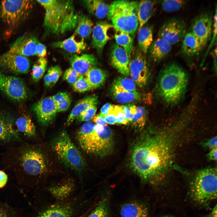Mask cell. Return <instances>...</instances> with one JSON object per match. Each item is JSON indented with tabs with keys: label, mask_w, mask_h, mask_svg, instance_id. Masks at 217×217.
<instances>
[{
	"label": "cell",
	"mask_w": 217,
	"mask_h": 217,
	"mask_svg": "<svg viewBox=\"0 0 217 217\" xmlns=\"http://www.w3.org/2000/svg\"><path fill=\"white\" fill-rule=\"evenodd\" d=\"M129 70L131 79L139 87H144L148 81L149 71L146 58L141 52H137L130 59Z\"/></svg>",
	"instance_id": "obj_13"
},
{
	"label": "cell",
	"mask_w": 217,
	"mask_h": 217,
	"mask_svg": "<svg viewBox=\"0 0 217 217\" xmlns=\"http://www.w3.org/2000/svg\"><path fill=\"white\" fill-rule=\"evenodd\" d=\"M51 145L58 159L66 166L78 172L84 171V159L66 131L61 132L52 140Z\"/></svg>",
	"instance_id": "obj_6"
},
{
	"label": "cell",
	"mask_w": 217,
	"mask_h": 217,
	"mask_svg": "<svg viewBox=\"0 0 217 217\" xmlns=\"http://www.w3.org/2000/svg\"><path fill=\"white\" fill-rule=\"evenodd\" d=\"M203 48L197 38L190 32L186 33L181 48L184 55L191 57L198 54Z\"/></svg>",
	"instance_id": "obj_24"
},
{
	"label": "cell",
	"mask_w": 217,
	"mask_h": 217,
	"mask_svg": "<svg viewBox=\"0 0 217 217\" xmlns=\"http://www.w3.org/2000/svg\"><path fill=\"white\" fill-rule=\"evenodd\" d=\"M98 102V97L94 95L85 97L79 101L75 105L69 115L67 124L70 125L83 112Z\"/></svg>",
	"instance_id": "obj_25"
},
{
	"label": "cell",
	"mask_w": 217,
	"mask_h": 217,
	"mask_svg": "<svg viewBox=\"0 0 217 217\" xmlns=\"http://www.w3.org/2000/svg\"><path fill=\"white\" fill-rule=\"evenodd\" d=\"M187 26L183 20L173 18L165 22L160 28L158 37L165 40L171 45L182 41L186 33Z\"/></svg>",
	"instance_id": "obj_10"
},
{
	"label": "cell",
	"mask_w": 217,
	"mask_h": 217,
	"mask_svg": "<svg viewBox=\"0 0 217 217\" xmlns=\"http://www.w3.org/2000/svg\"><path fill=\"white\" fill-rule=\"evenodd\" d=\"M114 37L116 43L125 50L130 58L134 49L133 37L127 33L116 30Z\"/></svg>",
	"instance_id": "obj_33"
},
{
	"label": "cell",
	"mask_w": 217,
	"mask_h": 217,
	"mask_svg": "<svg viewBox=\"0 0 217 217\" xmlns=\"http://www.w3.org/2000/svg\"><path fill=\"white\" fill-rule=\"evenodd\" d=\"M0 67L15 73L25 74L29 71L30 62L27 57L8 51L0 56Z\"/></svg>",
	"instance_id": "obj_15"
},
{
	"label": "cell",
	"mask_w": 217,
	"mask_h": 217,
	"mask_svg": "<svg viewBox=\"0 0 217 217\" xmlns=\"http://www.w3.org/2000/svg\"><path fill=\"white\" fill-rule=\"evenodd\" d=\"M93 27L90 19L84 14H79L75 34L79 35L82 39H87L90 36Z\"/></svg>",
	"instance_id": "obj_31"
},
{
	"label": "cell",
	"mask_w": 217,
	"mask_h": 217,
	"mask_svg": "<svg viewBox=\"0 0 217 217\" xmlns=\"http://www.w3.org/2000/svg\"><path fill=\"white\" fill-rule=\"evenodd\" d=\"M153 27L144 25L138 30L137 39L141 52L146 53L153 42Z\"/></svg>",
	"instance_id": "obj_28"
},
{
	"label": "cell",
	"mask_w": 217,
	"mask_h": 217,
	"mask_svg": "<svg viewBox=\"0 0 217 217\" xmlns=\"http://www.w3.org/2000/svg\"><path fill=\"white\" fill-rule=\"evenodd\" d=\"M108 114L115 115L116 118L117 123L118 124H127L129 123L125 118L122 105H112Z\"/></svg>",
	"instance_id": "obj_42"
},
{
	"label": "cell",
	"mask_w": 217,
	"mask_h": 217,
	"mask_svg": "<svg viewBox=\"0 0 217 217\" xmlns=\"http://www.w3.org/2000/svg\"><path fill=\"white\" fill-rule=\"evenodd\" d=\"M0 89L8 96L16 100H22L27 97L26 87L21 79L5 75L0 72Z\"/></svg>",
	"instance_id": "obj_12"
},
{
	"label": "cell",
	"mask_w": 217,
	"mask_h": 217,
	"mask_svg": "<svg viewBox=\"0 0 217 217\" xmlns=\"http://www.w3.org/2000/svg\"><path fill=\"white\" fill-rule=\"evenodd\" d=\"M0 217H7L5 213L0 208Z\"/></svg>",
	"instance_id": "obj_57"
},
{
	"label": "cell",
	"mask_w": 217,
	"mask_h": 217,
	"mask_svg": "<svg viewBox=\"0 0 217 217\" xmlns=\"http://www.w3.org/2000/svg\"><path fill=\"white\" fill-rule=\"evenodd\" d=\"M187 1L166 0L161 1L162 9L164 11L171 12L177 11L182 8L187 3Z\"/></svg>",
	"instance_id": "obj_41"
},
{
	"label": "cell",
	"mask_w": 217,
	"mask_h": 217,
	"mask_svg": "<svg viewBox=\"0 0 217 217\" xmlns=\"http://www.w3.org/2000/svg\"><path fill=\"white\" fill-rule=\"evenodd\" d=\"M52 97L56 104L58 112L67 110L71 102L70 96L66 92L59 93Z\"/></svg>",
	"instance_id": "obj_38"
},
{
	"label": "cell",
	"mask_w": 217,
	"mask_h": 217,
	"mask_svg": "<svg viewBox=\"0 0 217 217\" xmlns=\"http://www.w3.org/2000/svg\"><path fill=\"white\" fill-rule=\"evenodd\" d=\"M34 110L38 120L43 125L50 123L58 112L56 104L52 96L41 99L35 105Z\"/></svg>",
	"instance_id": "obj_16"
},
{
	"label": "cell",
	"mask_w": 217,
	"mask_h": 217,
	"mask_svg": "<svg viewBox=\"0 0 217 217\" xmlns=\"http://www.w3.org/2000/svg\"><path fill=\"white\" fill-rule=\"evenodd\" d=\"M30 0H3L0 4V17L3 21L14 26L27 19L33 8Z\"/></svg>",
	"instance_id": "obj_8"
},
{
	"label": "cell",
	"mask_w": 217,
	"mask_h": 217,
	"mask_svg": "<svg viewBox=\"0 0 217 217\" xmlns=\"http://www.w3.org/2000/svg\"><path fill=\"white\" fill-rule=\"evenodd\" d=\"M72 86L75 91L80 93H83L92 90L90 84L84 75H81Z\"/></svg>",
	"instance_id": "obj_43"
},
{
	"label": "cell",
	"mask_w": 217,
	"mask_h": 217,
	"mask_svg": "<svg viewBox=\"0 0 217 217\" xmlns=\"http://www.w3.org/2000/svg\"><path fill=\"white\" fill-rule=\"evenodd\" d=\"M83 5L89 13L98 18L102 19L108 16L109 5L99 0L83 1Z\"/></svg>",
	"instance_id": "obj_27"
},
{
	"label": "cell",
	"mask_w": 217,
	"mask_h": 217,
	"mask_svg": "<svg viewBox=\"0 0 217 217\" xmlns=\"http://www.w3.org/2000/svg\"><path fill=\"white\" fill-rule=\"evenodd\" d=\"M96 110V105L91 106L82 112L76 119L79 121H89L95 115Z\"/></svg>",
	"instance_id": "obj_45"
},
{
	"label": "cell",
	"mask_w": 217,
	"mask_h": 217,
	"mask_svg": "<svg viewBox=\"0 0 217 217\" xmlns=\"http://www.w3.org/2000/svg\"><path fill=\"white\" fill-rule=\"evenodd\" d=\"M213 24V16L209 13L199 15L192 24L190 32L197 38L203 48L212 35Z\"/></svg>",
	"instance_id": "obj_11"
},
{
	"label": "cell",
	"mask_w": 217,
	"mask_h": 217,
	"mask_svg": "<svg viewBox=\"0 0 217 217\" xmlns=\"http://www.w3.org/2000/svg\"><path fill=\"white\" fill-rule=\"evenodd\" d=\"M45 11L43 26L45 34L59 35L76 28L79 14L71 0H37Z\"/></svg>",
	"instance_id": "obj_2"
},
{
	"label": "cell",
	"mask_w": 217,
	"mask_h": 217,
	"mask_svg": "<svg viewBox=\"0 0 217 217\" xmlns=\"http://www.w3.org/2000/svg\"><path fill=\"white\" fill-rule=\"evenodd\" d=\"M108 198H103L87 217H108Z\"/></svg>",
	"instance_id": "obj_40"
},
{
	"label": "cell",
	"mask_w": 217,
	"mask_h": 217,
	"mask_svg": "<svg viewBox=\"0 0 217 217\" xmlns=\"http://www.w3.org/2000/svg\"><path fill=\"white\" fill-rule=\"evenodd\" d=\"M130 58L125 50L116 43L112 46L110 61L112 66L125 76L129 75Z\"/></svg>",
	"instance_id": "obj_18"
},
{
	"label": "cell",
	"mask_w": 217,
	"mask_h": 217,
	"mask_svg": "<svg viewBox=\"0 0 217 217\" xmlns=\"http://www.w3.org/2000/svg\"><path fill=\"white\" fill-rule=\"evenodd\" d=\"M204 146L207 147L210 150L217 148V139L216 136L206 140L203 144Z\"/></svg>",
	"instance_id": "obj_49"
},
{
	"label": "cell",
	"mask_w": 217,
	"mask_h": 217,
	"mask_svg": "<svg viewBox=\"0 0 217 217\" xmlns=\"http://www.w3.org/2000/svg\"><path fill=\"white\" fill-rule=\"evenodd\" d=\"M115 32L112 24L105 21L97 22L92 31L91 46L101 54L105 46L114 36Z\"/></svg>",
	"instance_id": "obj_14"
},
{
	"label": "cell",
	"mask_w": 217,
	"mask_h": 217,
	"mask_svg": "<svg viewBox=\"0 0 217 217\" xmlns=\"http://www.w3.org/2000/svg\"><path fill=\"white\" fill-rule=\"evenodd\" d=\"M139 2L117 0L109 5L107 17L116 30L130 35L133 37L138 28L137 12Z\"/></svg>",
	"instance_id": "obj_5"
},
{
	"label": "cell",
	"mask_w": 217,
	"mask_h": 217,
	"mask_svg": "<svg viewBox=\"0 0 217 217\" xmlns=\"http://www.w3.org/2000/svg\"><path fill=\"white\" fill-rule=\"evenodd\" d=\"M62 74V70L58 65L49 68L44 78L45 86L48 87L53 86L57 82Z\"/></svg>",
	"instance_id": "obj_35"
},
{
	"label": "cell",
	"mask_w": 217,
	"mask_h": 217,
	"mask_svg": "<svg viewBox=\"0 0 217 217\" xmlns=\"http://www.w3.org/2000/svg\"><path fill=\"white\" fill-rule=\"evenodd\" d=\"M8 181V176L4 171H0V188L4 187Z\"/></svg>",
	"instance_id": "obj_52"
},
{
	"label": "cell",
	"mask_w": 217,
	"mask_h": 217,
	"mask_svg": "<svg viewBox=\"0 0 217 217\" xmlns=\"http://www.w3.org/2000/svg\"><path fill=\"white\" fill-rule=\"evenodd\" d=\"M212 55L213 60V67L215 72L216 73L217 69V49L216 47Z\"/></svg>",
	"instance_id": "obj_55"
},
{
	"label": "cell",
	"mask_w": 217,
	"mask_h": 217,
	"mask_svg": "<svg viewBox=\"0 0 217 217\" xmlns=\"http://www.w3.org/2000/svg\"><path fill=\"white\" fill-rule=\"evenodd\" d=\"M46 54V46L41 43L38 42L36 48V55L40 58H44Z\"/></svg>",
	"instance_id": "obj_48"
},
{
	"label": "cell",
	"mask_w": 217,
	"mask_h": 217,
	"mask_svg": "<svg viewBox=\"0 0 217 217\" xmlns=\"http://www.w3.org/2000/svg\"><path fill=\"white\" fill-rule=\"evenodd\" d=\"M103 117L106 123L114 124L117 123L116 117L113 114H108Z\"/></svg>",
	"instance_id": "obj_51"
},
{
	"label": "cell",
	"mask_w": 217,
	"mask_h": 217,
	"mask_svg": "<svg viewBox=\"0 0 217 217\" xmlns=\"http://www.w3.org/2000/svg\"><path fill=\"white\" fill-rule=\"evenodd\" d=\"M84 76L93 89L99 88L104 84L107 74L102 69L95 66L91 68Z\"/></svg>",
	"instance_id": "obj_30"
},
{
	"label": "cell",
	"mask_w": 217,
	"mask_h": 217,
	"mask_svg": "<svg viewBox=\"0 0 217 217\" xmlns=\"http://www.w3.org/2000/svg\"><path fill=\"white\" fill-rule=\"evenodd\" d=\"M14 133L11 125L0 117V139L5 140L10 137Z\"/></svg>",
	"instance_id": "obj_44"
},
{
	"label": "cell",
	"mask_w": 217,
	"mask_h": 217,
	"mask_svg": "<svg viewBox=\"0 0 217 217\" xmlns=\"http://www.w3.org/2000/svg\"><path fill=\"white\" fill-rule=\"evenodd\" d=\"M182 126L174 121L160 130L142 133L132 147L131 166L143 181L155 183L164 178L173 162L175 151Z\"/></svg>",
	"instance_id": "obj_1"
},
{
	"label": "cell",
	"mask_w": 217,
	"mask_h": 217,
	"mask_svg": "<svg viewBox=\"0 0 217 217\" xmlns=\"http://www.w3.org/2000/svg\"><path fill=\"white\" fill-rule=\"evenodd\" d=\"M113 96L116 101L121 103H126L138 100L140 94L136 91L131 92L122 90L112 86Z\"/></svg>",
	"instance_id": "obj_32"
},
{
	"label": "cell",
	"mask_w": 217,
	"mask_h": 217,
	"mask_svg": "<svg viewBox=\"0 0 217 217\" xmlns=\"http://www.w3.org/2000/svg\"><path fill=\"white\" fill-rule=\"evenodd\" d=\"M171 46L165 40L158 37L153 41L148 50L151 60L158 62L164 59L171 52Z\"/></svg>",
	"instance_id": "obj_20"
},
{
	"label": "cell",
	"mask_w": 217,
	"mask_h": 217,
	"mask_svg": "<svg viewBox=\"0 0 217 217\" xmlns=\"http://www.w3.org/2000/svg\"><path fill=\"white\" fill-rule=\"evenodd\" d=\"M69 60L71 67L80 75H85L98 63L96 58L92 54H83L80 55H74L71 56Z\"/></svg>",
	"instance_id": "obj_19"
},
{
	"label": "cell",
	"mask_w": 217,
	"mask_h": 217,
	"mask_svg": "<svg viewBox=\"0 0 217 217\" xmlns=\"http://www.w3.org/2000/svg\"><path fill=\"white\" fill-rule=\"evenodd\" d=\"M21 152L18 158L17 163L22 171L33 176L41 175L46 172L48 169L47 162L41 152L30 148L26 149Z\"/></svg>",
	"instance_id": "obj_9"
},
{
	"label": "cell",
	"mask_w": 217,
	"mask_h": 217,
	"mask_svg": "<svg viewBox=\"0 0 217 217\" xmlns=\"http://www.w3.org/2000/svg\"><path fill=\"white\" fill-rule=\"evenodd\" d=\"M154 4V2L149 0L139 2L137 12L139 23L138 30L144 26L151 17Z\"/></svg>",
	"instance_id": "obj_29"
},
{
	"label": "cell",
	"mask_w": 217,
	"mask_h": 217,
	"mask_svg": "<svg viewBox=\"0 0 217 217\" xmlns=\"http://www.w3.org/2000/svg\"><path fill=\"white\" fill-rule=\"evenodd\" d=\"M206 217H217V205L213 208L212 212Z\"/></svg>",
	"instance_id": "obj_56"
},
{
	"label": "cell",
	"mask_w": 217,
	"mask_h": 217,
	"mask_svg": "<svg viewBox=\"0 0 217 217\" xmlns=\"http://www.w3.org/2000/svg\"><path fill=\"white\" fill-rule=\"evenodd\" d=\"M121 217H149L148 211L143 204L131 201L123 204L120 210Z\"/></svg>",
	"instance_id": "obj_23"
},
{
	"label": "cell",
	"mask_w": 217,
	"mask_h": 217,
	"mask_svg": "<svg viewBox=\"0 0 217 217\" xmlns=\"http://www.w3.org/2000/svg\"><path fill=\"white\" fill-rule=\"evenodd\" d=\"M110 103L105 104L101 108L100 112L98 115L101 117H103L106 115L109 111V109L112 105Z\"/></svg>",
	"instance_id": "obj_53"
},
{
	"label": "cell",
	"mask_w": 217,
	"mask_h": 217,
	"mask_svg": "<svg viewBox=\"0 0 217 217\" xmlns=\"http://www.w3.org/2000/svg\"><path fill=\"white\" fill-rule=\"evenodd\" d=\"M122 106L126 119L128 122H131L134 115L137 112V107L135 105L131 104Z\"/></svg>",
	"instance_id": "obj_47"
},
{
	"label": "cell",
	"mask_w": 217,
	"mask_h": 217,
	"mask_svg": "<svg viewBox=\"0 0 217 217\" xmlns=\"http://www.w3.org/2000/svg\"><path fill=\"white\" fill-rule=\"evenodd\" d=\"M217 148L210 150L207 155V157L210 160L216 161L217 155Z\"/></svg>",
	"instance_id": "obj_54"
},
{
	"label": "cell",
	"mask_w": 217,
	"mask_h": 217,
	"mask_svg": "<svg viewBox=\"0 0 217 217\" xmlns=\"http://www.w3.org/2000/svg\"><path fill=\"white\" fill-rule=\"evenodd\" d=\"M18 129L28 136H34L36 133L34 124L29 116L23 115L18 118L16 121Z\"/></svg>",
	"instance_id": "obj_34"
},
{
	"label": "cell",
	"mask_w": 217,
	"mask_h": 217,
	"mask_svg": "<svg viewBox=\"0 0 217 217\" xmlns=\"http://www.w3.org/2000/svg\"><path fill=\"white\" fill-rule=\"evenodd\" d=\"M112 86L122 90L136 91V83L131 79L125 77H120L114 81Z\"/></svg>",
	"instance_id": "obj_39"
},
{
	"label": "cell",
	"mask_w": 217,
	"mask_h": 217,
	"mask_svg": "<svg viewBox=\"0 0 217 217\" xmlns=\"http://www.w3.org/2000/svg\"><path fill=\"white\" fill-rule=\"evenodd\" d=\"M38 42L35 37L26 34L18 38L11 45L9 51L27 57L35 55Z\"/></svg>",
	"instance_id": "obj_17"
},
{
	"label": "cell",
	"mask_w": 217,
	"mask_h": 217,
	"mask_svg": "<svg viewBox=\"0 0 217 217\" xmlns=\"http://www.w3.org/2000/svg\"><path fill=\"white\" fill-rule=\"evenodd\" d=\"M172 217L168 216H162V217Z\"/></svg>",
	"instance_id": "obj_58"
},
{
	"label": "cell",
	"mask_w": 217,
	"mask_h": 217,
	"mask_svg": "<svg viewBox=\"0 0 217 217\" xmlns=\"http://www.w3.org/2000/svg\"><path fill=\"white\" fill-rule=\"evenodd\" d=\"M81 76L75 70L70 67L67 69L65 71L64 74L63 79L72 85L78 80Z\"/></svg>",
	"instance_id": "obj_46"
},
{
	"label": "cell",
	"mask_w": 217,
	"mask_h": 217,
	"mask_svg": "<svg viewBox=\"0 0 217 217\" xmlns=\"http://www.w3.org/2000/svg\"><path fill=\"white\" fill-rule=\"evenodd\" d=\"M74 207L68 203L52 205L42 212L37 217H72Z\"/></svg>",
	"instance_id": "obj_21"
},
{
	"label": "cell",
	"mask_w": 217,
	"mask_h": 217,
	"mask_svg": "<svg viewBox=\"0 0 217 217\" xmlns=\"http://www.w3.org/2000/svg\"><path fill=\"white\" fill-rule=\"evenodd\" d=\"M147 119L146 113L145 108L141 106L137 107L136 113L134 115L131 122L136 129L140 130L144 127Z\"/></svg>",
	"instance_id": "obj_37"
},
{
	"label": "cell",
	"mask_w": 217,
	"mask_h": 217,
	"mask_svg": "<svg viewBox=\"0 0 217 217\" xmlns=\"http://www.w3.org/2000/svg\"><path fill=\"white\" fill-rule=\"evenodd\" d=\"M47 59L45 58H40L33 66L31 76L33 80L37 81L43 77L46 69Z\"/></svg>",
	"instance_id": "obj_36"
},
{
	"label": "cell",
	"mask_w": 217,
	"mask_h": 217,
	"mask_svg": "<svg viewBox=\"0 0 217 217\" xmlns=\"http://www.w3.org/2000/svg\"><path fill=\"white\" fill-rule=\"evenodd\" d=\"M93 122L96 124L102 126H107V124L103 117L100 116L98 115H94L92 118Z\"/></svg>",
	"instance_id": "obj_50"
},
{
	"label": "cell",
	"mask_w": 217,
	"mask_h": 217,
	"mask_svg": "<svg viewBox=\"0 0 217 217\" xmlns=\"http://www.w3.org/2000/svg\"><path fill=\"white\" fill-rule=\"evenodd\" d=\"M74 187L72 181H67L50 187L48 188V190L56 200L61 201L67 199L72 194Z\"/></svg>",
	"instance_id": "obj_26"
},
{
	"label": "cell",
	"mask_w": 217,
	"mask_h": 217,
	"mask_svg": "<svg viewBox=\"0 0 217 217\" xmlns=\"http://www.w3.org/2000/svg\"><path fill=\"white\" fill-rule=\"evenodd\" d=\"M77 137L81 148L90 154L104 157L110 154L113 149V133L107 125L85 122L78 131Z\"/></svg>",
	"instance_id": "obj_4"
},
{
	"label": "cell",
	"mask_w": 217,
	"mask_h": 217,
	"mask_svg": "<svg viewBox=\"0 0 217 217\" xmlns=\"http://www.w3.org/2000/svg\"><path fill=\"white\" fill-rule=\"evenodd\" d=\"M217 176L216 167L203 169L196 173L190 187L194 200L203 204L216 198Z\"/></svg>",
	"instance_id": "obj_7"
},
{
	"label": "cell",
	"mask_w": 217,
	"mask_h": 217,
	"mask_svg": "<svg viewBox=\"0 0 217 217\" xmlns=\"http://www.w3.org/2000/svg\"><path fill=\"white\" fill-rule=\"evenodd\" d=\"M75 37L74 33L63 41L53 42L52 46L53 48L62 49L71 53H80L86 48L87 45L84 39L77 40Z\"/></svg>",
	"instance_id": "obj_22"
},
{
	"label": "cell",
	"mask_w": 217,
	"mask_h": 217,
	"mask_svg": "<svg viewBox=\"0 0 217 217\" xmlns=\"http://www.w3.org/2000/svg\"><path fill=\"white\" fill-rule=\"evenodd\" d=\"M188 83L185 71L176 63H169L160 72L157 86L158 95L166 104L176 105L183 98Z\"/></svg>",
	"instance_id": "obj_3"
}]
</instances>
